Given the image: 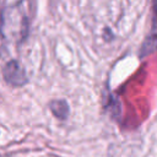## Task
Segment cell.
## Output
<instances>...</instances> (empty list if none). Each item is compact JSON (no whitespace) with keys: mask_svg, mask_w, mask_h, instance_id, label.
I'll return each instance as SVG.
<instances>
[{"mask_svg":"<svg viewBox=\"0 0 157 157\" xmlns=\"http://www.w3.org/2000/svg\"><path fill=\"white\" fill-rule=\"evenodd\" d=\"M29 17L27 0H21L2 10L0 17V32L5 38L22 42L28 32Z\"/></svg>","mask_w":157,"mask_h":157,"instance_id":"cell-1","label":"cell"},{"mask_svg":"<svg viewBox=\"0 0 157 157\" xmlns=\"http://www.w3.org/2000/svg\"><path fill=\"white\" fill-rule=\"evenodd\" d=\"M157 49V0L153 2L152 7V23H151V31L145 38L141 50H140V56H147L151 53H153Z\"/></svg>","mask_w":157,"mask_h":157,"instance_id":"cell-3","label":"cell"},{"mask_svg":"<svg viewBox=\"0 0 157 157\" xmlns=\"http://www.w3.org/2000/svg\"><path fill=\"white\" fill-rule=\"evenodd\" d=\"M2 76L4 80L13 87H22L28 81L25 69L17 60H10L5 64L2 69Z\"/></svg>","mask_w":157,"mask_h":157,"instance_id":"cell-2","label":"cell"},{"mask_svg":"<svg viewBox=\"0 0 157 157\" xmlns=\"http://www.w3.org/2000/svg\"><path fill=\"white\" fill-rule=\"evenodd\" d=\"M49 109L53 113V115L60 120H64L67 118L70 113L69 104L65 99H54L49 103Z\"/></svg>","mask_w":157,"mask_h":157,"instance_id":"cell-4","label":"cell"}]
</instances>
